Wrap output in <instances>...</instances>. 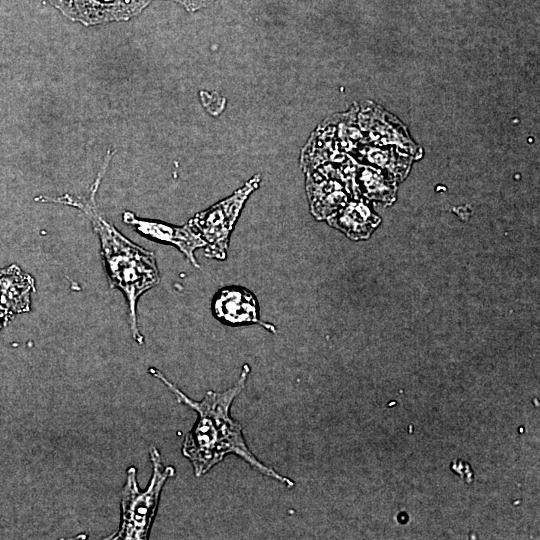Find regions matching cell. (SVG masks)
<instances>
[{
    "label": "cell",
    "mask_w": 540,
    "mask_h": 540,
    "mask_svg": "<svg viewBox=\"0 0 540 540\" xmlns=\"http://www.w3.org/2000/svg\"><path fill=\"white\" fill-rule=\"evenodd\" d=\"M149 373L159 379L175 396L179 404L197 413V419L182 443V454L191 463L195 477L208 473L226 456L235 455L247 462L260 474L270 477L290 489L295 482L261 462L249 449L242 425L232 418L231 406L246 387L250 367L244 364L239 379L223 391L208 390L200 401L187 396L158 369Z\"/></svg>",
    "instance_id": "6da1fadb"
},
{
    "label": "cell",
    "mask_w": 540,
    "mask_h": 540,
    "mask_svg": "<svg viewBox=\"0 0 540 540\" xmlns=\"http://www.w3.org/2000/svg\"><path fill=\"white\" fill-rule=\"evenodd\" d=\"M109 160L108 153L103 170L99 173L87 197H75L69 194L61 197L43 196L42 201L75 207L90 220L101 243V254L110 286L119 289L125 295L132 336L138 344H143L144 337L137 324V301L144 292L159 283V271L153 252L128 240L98 212L95 194Z\"/></svg>",
    "instance_id": "7a4b0ae2"
},
{
    "label": "cell",
    "mask_w": 540,
    "mask_h": 540,
    "mask_svg": "<svg viewBox=\"0 0 540 540\" xmlns=\"http://www.w3.org/2000/svg\"><path fill=\"white\" fill-rule=\"evenodd\" d=\"M152 476L148 486L141 490L137 482V470L131 466L121 494V522L116 533L109 537L115 540H145L149 538L155 519L161 492L166 481L175 475V468L164 466L159 450L150 448Z\"/></svg>",
    "instance_id": "3957f363"
},
{
    "label": "cell",
    "mask_w": 540,
    "mask_h": 540,
    "mask_svg": "<svg viewBox=\"0 0 540 540\" xmlns=\"http://www.w3.org/2000/svg\"><path fill=\"white\" fill-rule=\"evenodd\" d=\"M260 175L250 178L232 195L195 214L188 224L200 234L206 245L205 256L225 260L229 238L249 196L259 187Z\"/></svg>",
    "instance_id": "277c9868"
},
{
    "label": "cell",
    "mask_w": 540,
    "mask_h": 540,
    "mask_svg": "<svg viewBox=\"0 0 540 540\" xmlns=\"http://www.w3.org/2000/svg\"><path fill=\"white\" fill-rule=\"evenodd\" d=\"M71 20L85 25L128 20L139 14L151 0H49Z\"/></svg>",
    "instance_id": "5b68a950"
},
{
    "label": "cell",
    "mask_w": 540,
    "mask_h": 540,
    "mask_svg": "<svg viewBox=\"0 0 540 540\" xmlns=\"http://www.w3.org/2000/svg\"><path fill=\"white\" fill-rule=\"evenodd\" d=\"M211 308L215 318L223 324H258L273 334L277 332L273 324L262 321L256 297L243 287L232 286L219 290L212 300Z\"/></svg>",
    "instance_id": "8992f818"
},
{
    "label": "cell",
    "mask_w": 540,
    "mask_h": 540,
    "mask_svg": "<svg viewBox=\"0 0 540 540\" xmlns=\"http://www.w3.org/2000/svg\"><path fill=\"white\" fill-rule=\"evenodd\" d=\"M122 219L139 234L154 241L176 246L194 267H200L194 252L198 248L205 247L206 243L188 223L175 226L156 220L139 219L129 211L123 213Z\"/></svg>",
    "instance_id": "52a82bcc"
},
{
    "label": "cell",
    "mask_w": 540,
    "mask_h": 540,
    "mask_svg": "<svg viewBox=\"0 0 540 540\" xmlns=\"http://www.w3.org/2000/svg\"><path fill=\"white\" fill-rule=\"evenodd\" d=\"M34 278L15 264L0 269V311L10 319L30 311Z\"/></svg>",
    "instance_id": "ba28073f"
},
{
    "label": "cell",
    "mask_w": 540,
    "mask_h": 540,
    "mask_svg": "<svg viewBox=\"0 0 540 540\" xmlns=\"http://www.w3.org/2000/svg\"><path fill=\"white\" fill-rule=\"evenodd\" d=\"M328 221L353 239L366 237L373 225L369 209L361 202H351Z\"/></svg>",
    "instance_id": "9c48e42d"
},
{
    "label": "cell",
    "mask_w": 540,
    "mask_h": 540,
    "mask_svg": "<svg viewBox=\"0 0 540 540\" xmlns=\"http://www.w3.org/2000/svg\"><path fill=\"white\" fill-rule=\"evenodd\" d=\"M451 469L454 470L455 473L461 475L467 483H471L473 481V471L468 463L457 460L452 463Z\"/></svg>",
    "instance_id": "30bf717a"
},
{
    "label": "cell",
    "mask_w": 540,
    "mask_h": 540,
    "mask_svg": "<svg viewBox=\"0 0 540 540\" xmlns=\"http://www.w3.org/2000/svg\"><path fill=\"white\" fill-rule=\"evenodd\" d=\"M185 7L189 12H194L211 4L214 0H173Z\"/></svg>",
    "instance_id": "8fae6325"
},
{
    "label": "cell",
    "mask_w": 540,
    "mask_h": 540,
    "mask_svg": "<svg viewBox=\"0 0 540 540\" xmlns=\"http://www.w3.org/2000/svg\"><path fill=\"white\" fill-rule=\"evenodd\" d=\"M11 319L2 311H0V330L3 328Z\"/></svg>",
    "instance_id": "7c38bea8"
}]
</instances>
